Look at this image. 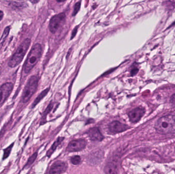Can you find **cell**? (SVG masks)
<instances>
[{
  "instance_id": "4",
  "label": "cell",
  "mask_w": 175,
  "mask_h": 174,
  "mask_svg": "<svg viewBox=\"0 0 175 174\" xmlns=\"http://www.w3.org/2000/svg\"><path fill=\"white\" fill-rule=\"evenodd\" d=\"M38 82L39 79L37 76H32L30 77L23 92L22 96L23 103H27L29 101L37 89Z\"/></svg>"
},
{
  "instance_id": "16",
  "label": "cell",
  "mask_w": 175,
  "mask_h": 174,
  "mask_svg": "<svg viewBox=\"0 0 175 174\" xmlns=\"http://www.w3.org/2000/svg\"><path fill=\"white\" fill-rule=\"evenodd\" d=\"M14 143H12V144H11L9 147H8L7 148L4 150V155H3V159H5L7 158L8 157L10 154H11V151L12 150V148L14 147Z\"/></svg>"
},
{
  "instance_id": "11",
  "label": "cell",
  "mask_w": 175,
  "mask_h": 174,
  "mask_svg": "<svg viewBox=\"0 0 175 174\" xmlns=\"http://www.w3.org/2000/svg\"><path fill=\"white\" fill-rule=\"evenodd\" d=\"M88 135L89 138L93 141H101L104 139V136L98 128L93 127L90 128L88 131Z\"/></svg>"
},
{
  "instance_id": "26",
  "label": "cell",
  "mask_w": 175,
  "mask_h": 174,
  "mask_svg": "<svg viewBox=\"0 0 175 174\" xmlns=\"http://www.w3.org/2000/svg\"><path fill=\"white\" fill-rule=\"evenodd\" d=\"M31 2V3H36L37 2H39V1H30Z\"/></svg>"
},
{
  "instance_id": "18",
  "label": "cell",
  "mask_w": 175,
  "mask_h": 174,
  "mask_svg": "<svg viewBox=\"0 0 175 174\" xmlns=\"http://www.w3.org/2000/svg\"><path fill=\"white\" fill-rule=\"evenodd\" d=\"M80 161H81V158L80 156H79L78 155L74 156L71 158V162L74 165H78L80 164Z\"/></svg>"
},
{
  "instance_id": "23",
  "label": "cell",
  "mask_w": 175,
  "mask_h": 174,
  "mask_svg": "<svg viewBox=\"0 0 175 174\" xmlns=\"http://www.w3.org/2000/svg\"><path fill=\"white\" fill-rule=\"evenodd\" d=\"M4 17V13H3V11L1 10H0V21H1L2 18Z\"/></svg>"
},
{
  "instance_id": "6",
  "label": "cell",
  "mask_w": 175,
  "mask_h": 174,
  "mask_svg": "<svg viewBox=\"0 0 175 174\" xmlns=\"http://www.w3.org/2000/svg\"><path fill=\"white\" fill-rule=\"evenodd\" d=\"M14 89V84L11 82H6L0 87V105L7 99Z\"/></svg>"
},
{
  "instance_id": "13",
  "label": "cell",
  "mask_w": 175,
  "mask_h": 174,
  "mask_svg": "<svg viewBox=\"0 0 175 174\" xmlns=\"http://www.w3.org/2000/svg\"><path fill=\"white\" fill-rule=\"evenodd\" d=\"M64 140V137H58V139H57V140L53 143V144H52V147L50 149V150L48 151V152H47V155L48 157H50L51 155L53 153V152L56 150L57 147H58V145L62 143V141Z\"/></svg>"
},
{
  "instance_id": "25",
  "label": "cell",
  "mask_w": 175,
  "mask_h": 174,
  "mask_svg": "<svg viewBox=\"0 0 175 174\" xmlns=\"http://www.w3.org/2000/svg\"><path fill=\"white\" fill-rule=\"evenodd\" d=\"M173 119H174V124H175V115H173Z\"/></svg>"
},
{
  "instance_id": "21",
  "label": "cell",
  "mask_w": 175,
  "mask_h": 174,
  "mask_svg": "<svg viewBox=\"0 0 175 174\" xmlns=\"http://www.w3.org/2000/svg\"><path fill=\"white\" fill-rule=\"evenodd\" d=\"M77 28L78 27H76V28L74 29V30H73V31H72V35L71 37V39H73L74 38V36L76 35V33H77Z\"/></svg>"
},
{
  "instance_id": "14",
  "label": "cell",
  "mask_w": 175,
  "mask_h": 174,
  "mask_svg": "<svg viewBox=\"0 0 175 174\" xmlns=\"http://www.w3.org/2000/svg\"><path fill=\"white\" fill-rule=\"evenodd\" d=\"M11 30L10 26H7L5 28L4 31L3 32V34L2 35L0 38V51L1 50L2 48L3 47L4 43L5 42L6 39L7 38L8 36L9 35V32Z\"/></svg>"
},
{
  "instance_id": "9",
  "label": "cell",
  "mask_w": 175,
  "mask_h": 174,
  "mask_svg": "<svg viewBox=\"0 0 175 174\" xmlns=\"http://www.w3.org/2000/svg\"><path fill=\"white\" fill-rule=\"evenodd\" d=\"M129 128V127L127 125L123 124L118 121H114L109 125V129L110 132L114 133L122 132L126 131Z\"/></svg>"
},
{
  "instance_id": "22",
  "label": "cell",
  "mask_w": 175,
  "mask_h": 174,
  "mask_svg": "<svg viewBox=\"0 0 175 174\" xmlns=\"http://www.w3.org/2000/svg\"><path fill=\"white\" fill-rule=\"evenodd\" d=\"M171 103L173 105L175 106V94H174L171 97V100H170Z\"/></svg>"
},
{
  "instance_id": "12",
  "label": "cell",
  "mask_w": 175,
  "mask_h": 174,
  "mask_svg": "<svg viewBox=\"0 0 175 174\" xmlns=\"http://www.w3.org/2000/svg\"><path fill=\"white\" fill-rule=\"evenodd\" d=\"M49 88H46V89H45L43 91L41 92L40 95H39L37 97H36V100H34V102H33V103H32V108H34V107H36V105H37L38 103H40V102L41 101V100L43 99L44 98L45 96H46L47 95L48 93L49 92Z\"/></svg>"
},
{
  "instance_id": "10",
  "label": "cell",
  "mask_w": 175,
  "mask_h": 174,
  "mask_svg": "<svg viewBox=\"0 0 175 174\" xmlns=\"http://www.w3.org/2000/svg\"><path fill=\"white\" fill-rule=\"evenodd\" d=\"M67 166L65 162L58 161L54 163L51 167L50 174H61L67 170Z\"/></svg>"
},
{
  "instance_id": "8",
  "label": "cell",
  "mask_w": 175,
  "mask_h": 174,
  "mask_svg": "<svg viewBox=\"0 0 175 174\" xmlns=\"http://www.w3.org/2000/svg\"><path fill=\"white\" fill-rule=\"evenodd\" d=\"M145 113V109L141 107H137L130 111L128 116L132 123H137L140 120Z\"/></svg>"
},
{
  "instance_id": "17",
  "label": "cell",
  "mask_w": 175,
  "mask_h": 174,
  "mask_svg": "<svg viewBox=\"0 0 175 174\" xmlns=\"http://www.w3.org/2000/svg\"><path fill=\"white\" fill-rule=\"evenodd\" d=\"M52 107H53V105H52V104H50V105L48 106L47 108V109H46L45 111L43 113V117H42L41 124H43V123H44V122L46 120V115H47L48 113H49V112L51 110Z\"/></svg>"
},
{
  "instance_id": "3",
  "label": "cell",
  "mask_w": 175,
  "mask_h": 174,
  "mask_svg": "<svg viewBox=\"0 0 175 174\" xmlns=\"http://www.w3.org/2000/svg\"><path fill=\"white\" fill-rule=\"evenodd\" d=\"M155 128L158 132L163 134L175 133L173 115L162 116L156 122Z\"/></svg>"
},
{
  "instance_id": "1",
  "label": "cell",
  "mask_w": 175,
  "mask_h": 174,
  "mask_svg": "<svg viewBox=\"0 0 175 174\" xmlns=\"http://www.w3.org/2000/svg\"><path fill=\"white\" fill-rule=\"evenodd\" d=\"M42 48L40 43H36L31 48L25 63H24V71L28 74L36 66L42 56Z\"/></svg>"
},
{
  "instance_id": "2",
  "label": "cell",
  "mask_w": 175,
  "mask_h": 174,
  "mask_svg": "<svg viewBox=\"0 0 175 174\" xmlns=\"http://www.w3.org/2000/svg\"><path fill=\"white\" fill-rule=\"evenodd\" d=\"M31 44V39L26 38L22 42L12 55L8 63V66L11 68L16 67L22 61Z\"/></svg>"
},
{
  "instance_id": "20",
  "label": "cell",
  "mask_w": 175,
  "mask_h": 174,
  "mask_svg": "<svg viewBox=\"0 0 175 174\" xmlns=\"http://www.w3.org/2000/svg\"><path fill=\"white\" fill-rule=\"evenodd\" d=\"M80 6H81V2H78L77 3H76L75 6H74V10L73 12V16L75 15L76 14L78 13L79 9H80Z\"/></svg>"
},
{
  "instance_id": "5",
  "label": "cell",
  "mask_w": 175,
  "mask_h": 174,
  "mask_svg": "<svg viewBox=\"0 0 175 174\" xmlns=\"http://www.w3.org/2000/svg\"><path fill=\"white\" fill-rule=\"evenodd\" d=\"M66 15L64 13H61L54 15L51 18L49 22V28L52 33H55L59 27L64 24L65 21Z\"/></svg>"
},
{
  "instance_id": "7",
  "label": "cell",
  "mask_w": 175,
  "mask_h": 174,
  "mask_svg": "<svg viewBox=\"0 0 175 174\" xmlns=\"http://www.w3.org/2000/svg\"><path fill=\"white\" fill-rule=\"evenodd\" d=\"M87 145V142L83 139L74 140L69 144L67 148L68 152H77L83 150Z\"/></svg>"
},
{
  "instance_id": "15",
  "label": "cell",
  "mask_w": 175,
  "mask_h": 174,
  "mask_svg": "<svg viewBox=\"0 0 175 174\" xmlns=\"http://www.w3.org/2000/svg\"><path fill=\"white\" fill-rule=\"evenodd\" d=\"M37 152L34 153L29 158L28 160V161H27V164H26V165H25L24 168H29V167L31 166V164H33L34 161L36 160V157H37Z\"/></svg>"
},
{
  "instance_id": "19",
  "label": "cell",
  "mask_w": 175,
  "mask_h": 174,
  "mask_svg": "<svg viewBox=\"0 0 175 174\" xmlns=\"http://www.w3.org/2000/svg\"><path fill=\"white\" fill-rule=\"evenodd\" d=\"M107 174H113L114 173L115 168L112 164H109L106 168Z\"/></svg>"
},
{
  "instance_id": "24",
  "label": "cell",
  "mask_w": 175,
  "mask_h": 174,
  "mask_svg": "<svg viewBox=\"0 0 175 174\" xmlns=\"http://www.w3.org/2000/svg\"><path fill=\"white\" fill-rule=\"evenodd\" d=\"M137 71H138V69H137V70H136V71H135V70H133V71H132V75H133L136 74V73H137Z\"/></svg>"
}]
</instances>
